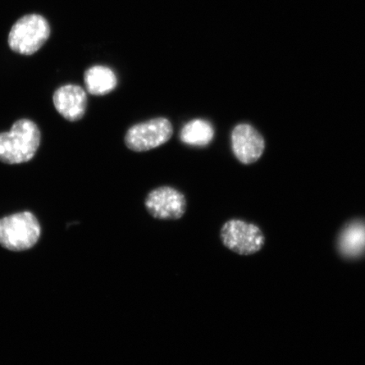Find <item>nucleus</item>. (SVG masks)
<instances>
[{"label":"nucleus","mask_w":365,"mask_h":365,"mask_svg":"<svg viewBox=\"0 0 365 365\" xmlns=\"http://www.w3.org/2000/svg\"><path fill=\"white\" fill-rule=\"evenodd\" d=\"M41 143L38 125L29 120H17L9 132L0 133V161L6 164L29 162Z\"/></svg>","instance_id":"1"},{"label":"nucleus","mask_w":365,"mask_h":365,"mask_svg":"<svg viewBox=\"0 0 365 365\" xmlns=\"http://www.w3.org/2000/svg\"><path fill=\"white\" fill-rule=\"evenodd\" d=\"M41 227L33 213L23 212L0 219V245L21 251L29 250L38 241Z\"/></svg>","instance_id":"2"},{"label":"nucleus","mask_w":365,"mask_h":365,"mask_svg":"<svg viewBox=\"0 0 365 365\" xmlns=\"http://www.w3.org/2000/svg\"><path fill=\"white\" fill-rule=\"evenodd\" d=\"M50 26L47 20L40 15L31 14L21 18L12 26L8 43L14 52L22 56H31L47 42Z\"/></svg>","instance_id":"3"},{"label":"nucleus","mask_w":365,"mask_h":365,"mask_svg":"<svg viewBox=\"0 0 365 365\" xmlns=\"http://www.w3.org/2000/svg\"><path fill=\"white\" fill-rule=\"evenodd\" d=\"M220 240L225 248L239 255H252L264 245V236L257 225L241 219H230L220 230Z\"/></svg>","instance_id":"4"},{"label":"nucleus","mask_w":365,"mask_h":365,"mask_svg":"<svg viewBox=\"0 0 365 365\" xmlns=\"http://www.w3.org/2000/svg\"><path fill=\"white\" fill-rule=\"evenodd\" d=\"M173 135L171 121L158 117L130 127L125 135V144L132 152L145 153L167 143Z\"/></svg>","instance_id":"5"},{"label":"nucleus","mask_w":365,"mask_h":365,"mask_svg":"<svg viewBox=\"0 0 365 365\" xmlns=\"http://www.w3.org/2000/svg\"><path fill=\"white\" fill-rule=\"evenodd\" d=\"M145 207L158 220L176 221L185 216L187 200L179 190L168 185L160 186L148 194Z\"/></svg>","instance_id":"6"},{"label":"nucleus","mask_w":365,"mask_h":365,"mask_svg":"<svg viewBox=\"0 0 365 365\" xmlns=\"http://www.w3.org/2000/svg\"><path fill=\"white\" fill-rule=\"evenodd\" d=\"M231 147L236 159L245 165H250L262 158L266 143L254 126L241 123L231 132Z\"/></svg>","instance_id":"7"},{"label":"nucleus","mask_w":365,"mask_h":365,"mask_svg":"<svg viewBox=\"0 0 365 365\" xmlns=\"http://www.w3.org/2000/svg\"><path fill=\"white\" fill-rule=\"evenodd\" d=\"M53 101L61 115L68 121L75 122L84 117L88 100L85 90L81 86L66 85L54 93Z\"/></svg>","instance_id":"8"},{"label":"nucleus","mask_w":365,"mask_h":365,"mask_svg":"<svg viewBox=\"0 0 365 365\" xmlns=\"http://www.w3.org/2000/svg\"><path fill=\"white\" fill-rule=\"evenodd\" d=\"M86 91L91 95L104 96L112 93L118 85L115 73L110 68L96 66L88 68L84 75Z\"/></svg>","instance_id":"9"},{"label":"nucleus","mask_w":365,"mask_h":365,"mask_svg":"<svg viewBox=\"0 0 365 365\" xmlns=\"http://www.w3.org/2000/svg\"><path fill=\"white\" fill-rule=\"evenodd\" d=\"M215 136V130L207 120L195 118L182 127L180 139L182 143L190 147L204 148L212 143Z\"/></svg>","instance_id":"10"},{"label":"nucleus","mask_w":365,"mask_h":365,"mask_svg":"<svg viewBox=\"0 0 365 365\" xmlns=\"http://www.w3.org/2000/svg\"><path fill=\"white\" fill-rule=\"evenodd\" d=\"M339 249L346 257H358L365 252V222L357 221L346 227L340 236Z\"/></svg>","instance_id":"11"}]
</instances>
